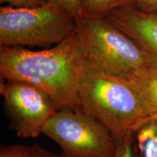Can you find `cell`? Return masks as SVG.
<instances>
[{
    "mask_svg": "<svg viewBox=\"0 0 157 157\" xmlns=\"http://www.w3.org/2000/svg\"><path fill=\"white\" fill-rule=\"evenodd\" d=\"M89 61L72 35L40 51L23 47L0 46L1 80H18L46 92L58 110H81L78 92Z\"/></svg>",
    "mask_w": 157,
    "mask_h": 157,
    "instance_id": "obj_1",
    "label": "cell"
},
{
    "mask_svg": "<svg viewBox=\"0 0 157 157\" xmlns=\"http://www.w3.org/2000/svg\"><path fill=\"white\" fill-rule=\"evenodd\" d=\"M29 157H63L61 155H57L49 151L42 146L37 144L30 146V154Z\"/></svg>",
    "mask_w": 157,
    "mask_h": 157,
    "instance_id": "obj_16",
    "label": "cell"
},
{
    "mask_svg": "<svg viewBox=\"0 0 157 157\" xmlns=\"http://www.w3.org/2000/svg\"><path fill=\"white\" fill-rule=\"evenodd\" d=\"M84 1V0H50L49 3L68 12L77 19L81 15Z\"/></svg>",
    "mask_w": 157,
    "mask_h": 157,
    "instance_id": "obj_12",
    "label": "cell"
},
{
    "mask_svg": "<svg viewBox=\"0 0 157 157\" xmlns=\"http://www.w3.org/2000/svg\"><path fill=\"white\" fill-rule=\"evenodd\" d=\"M76 18L48 3L34 7H0V46L44 47L73 34Z\"/></svg>",
    "mask_w": 157,
    "mask_h": 157,
    "instance_id": "obj_4",
    "label": "cell"
},
{
    "mask_svg": "<svg viewBox=\"0 0 157 157\" xmlns=\"http://www.w3.org/2000/svg\"><path fill=\"white\" fill-rule=\"evenodd\" d=\"M80 109L121 136L146 118L140 98L124 78L113 76L89 62L78 92Z\"/></svg>",
    "mask_w": 157,
    "mask_h": 157,
    "instance_id": "obj_2",
    "label": "cell"
},
{
    "mask_svg": "<svg viewBox=\"0 0 157 157\" xmlns=\"http://www.w3.org/2000/svg\"><path fill=\"white\" fill-rule=\"evenodd\" d=\"M105 17L140 47L148 66L157 67V13H146L128 5Z\"/></svg>",
    "mask_w": 157,
    "mask_h": 157,
    "instance_id": "obj_7",
    "label": "cell"
},
{
    "mask_svg": "<svg viewBox=\"0 0 157 157\" xmlns=\"http://www.w3.org/2000/svg\"><path fill=\"white\" fill-rule=\"evenodd\" d=\"M30 146L23 145H11L0 147V157H29Z\"/></svg>",
    "mask_w": 157,
    "mask_h": 157,
    "instance_id": "obj_13",
    "label": "cell"
},
{
    "mask_svg": "<svg viewBox=\"0 0 157 157\" xmlns=\"http://www.w3.org/2000/svg\"><path fill=\"white\" fill-rule=\"evenodd\" d=\"M133 134L140 157H157V113L144 118Z\"/></svg>",
    "mask_w": 157,
    "mask_h": 157,
    "instance_id": "obj_9",
    "label": "cell"
},
{
    "mask_svg": "<svg viewBox=\"0 0 157 157\" xmlns=\"http://www.w3.org/2000/svg\"><path fill=\"white\" fill-rule=\"evenodd\" d=\"M134 5L146 13H157V0H135Z\"/></svg>",
    "mask_w": 157,
    "mask_h": 157,
    "instance_id": "obj_15",
    "label": "cell"
},
{
    "mask_svg": "<svg viewBox=\"0 0 157 157\" xmlns=\"http://www.w3.org/2000/svg\"><path fill=\"white\" fill-rule=\"evenodd\" d=\"M135 2V0H84L80 16L104 17L122 6L134 5Z\"/></svg>",
    "mask_w": 157,
    "mask_h": 157,
    "instance_id": "obj_10",
    "label": "cell"
},
{
    "mask_svg": "<svg viewBox=\"0 0 157 157\" xmlns=\"http://www.w3.org/2000/svg\"><path fill=\"white\" fill-rule=\"evenodd\" d=\"M72 36L90 63L113 76L124 78L148 66L140 47L105 16H79Z\"/></svg>",
    "mask_w": 157,
    "mask_h": 157,
    "instance_id": "obj_3",
    "label": "cell"
},
{
    "mask_svg": "<svg viewBox=\"0 0 157 157\" xmlns=\"http://www.w3.org/2000/svg\"><path fill=\"white\" fill-rule=\"evenodd\" d=\"M124 78L140 98L147 114L157 113V67L147 66Z\"/></svg>",
    "mask_w": 157,
    "mask_h": 157,
    "instance_id": "obj_8",
    "label": "cell"
},
{
    "mask_svg": "<svg viewBox=\"0 0 157 157\" xmlns=\"http://www.w3.org/2000/svg\"><path fill=\"white\" fill-rule=\"evenodd\" d=\"M42 134L56 143L63 157H115L117 139L103 124L82 110L63 108Z\"/></svg>",
    "mask_w": 157,
    "mask_h": 157,
    "instance_id": "obj_5",
    "label": "cell"
},
{
    "mask_svg": "<svg viewBox=\"0 0 157 157\" xmlns=\"http://www.w3.org/2000/svg\"><path fill=\"white\" fill-rule=\"evenodd\" d=\"M117 149L115 157H140L135 144L133 131L117 137Z\"/></svg>",
    "mask_w": 157,
    "mask_h": 157,
    "instance_id": "obj_11",
    "label": "cell"
},
{
    "mask_svg": "<svg viewBox=\"0 0 157 157\" xmlns=\"http://www.w3.org/2000/svg\"><path fill=\"white\" fill-rule=\"evenodd\" d=\"M0 93L11 127L20 137H36L58 110L46 92L34 84L18 80H1Z\"/></svg>",
    "mask_w": 157,
    "mask_h": 157,
    "instance_id": "obj_6",
    "label": "cell"
},
{
    "mask_svg": "<svg viewBox=\"0 0 157 157\" xmlns=\"http://www.w3.org/2000/svg\"><path fill=\"white\" fill-rule=\"evenodd\" d=\"M50 0H0V3L16 7H34L48 4Z\"/></svg>",
    "mask_w": 157,
    "mask_h": 157,
    "instance_id": "obj_14",
    "label": "cell"
}]
</instances>
